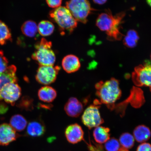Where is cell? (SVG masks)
<instances>
[{"label": "cell", "instance_id": "cell-1", "mask_svg": "<svg viewBox=\"0 0 151 151\" xmlns=\"http://www.w3.org/2000/svg\"><path fill=\"white\" fill-rule=\"evenodd\" d=\"M125 16V13L123 12L113 16L110 9H106L98 17L96 25L101 31L106 32L109 40H120L123 36L120 28Z\"/></svg>", "mask_w": 151, "mask_h": 151}, {"label": "cell", "instance_id": "cell-2", "mask_svg": "<svg viewBox=\"0 0 151 151\" xmlns=\"http://www.w3.org/2000/svg\"><path fill=\"white\" fill-rule=\"evenodd\" d=\"M96 94L100 100V102L112 108L116 101L121 97L122 92L119 81L112 78L103 82L100 81L95 85Z\"/></svg>", "mask_w": 151, "mask_h": 151}, {"label": "cell", "instance_id": "cell-3", "mask_svg": "<svg viewBox=\"0 0 151 151\" xmlns=\"http://www.w3.org/2000/svg\"><path fill=\"white\" fill-rule=\"evenodd\" d=\"M49 17L55 22L62 34H71L77 26V22L66 7L60 6L51 11Z\"/></svg>", "mask_w": 151, "mask_h": 151}, {"label": "cell", "instance_id": "cell-4", "mask_svg": "<svg viewBox=\"0 0 151 151\" xmlns=\"http://www.w3.org/2000/svg\"><path fill=\"white\" fill-rule=\"evenodd\" d=\"M50 41L43 38L35 45V50L32 58L40 65H53L56 61L55 54L52 49Z\"/></svg>", "mask_w": 151, "mask_h": 151}, {"label": "cell", "instance_id": "cell-5", "mask_svg": "<svg viewBox=\"0 0 151 151\" xmlns=\"http://www.w3.org/2000/svg\"><path fill=\"white\" fill-rule=\"evenodd\" d=\"M66 6L77 21L84 24L93 10L88 0H69Z\"/></svg>", "mask_w": 151, "mask_h": 151}, {"label": "cell", "instance_id": "cell-6", "mask_svg": "<svg viewBox=\"0 0 151 151\" xmlns=\"http://www.w3.org/2000/svg\"><path fill=\"white\" fill-rule=\"evenodd\" d=\"M101 103L99 100L94 101L93 104L88 106L83 113L81 120L89 129L97 127L104 122L99 110Z\"/></svg>", "mask_w": 151, "mask_h": 151}, {"label": "cell", "instance_id": "cell-7", "mask_svg": "<svg viewBox=\"0 0 151 151\" xmlns=\"http://www.w3.org/2000/svg\"><path fill=\"white\" fill-rule=\"evenodd\" d=\"M132 79L136 86L148 87L151 91V63L147 62L136 67Z\"/></svg>", "mask_w": 151, "mask_h": 151}, {"label": "cell", "instance_id": "cell-8", "mask_svg": "<svg viewBox=\"0 0 151 151\" xmlns=\"http://www.w3.org/2000/svg\"><path fill=\"white\" fill-rule=\"evenodd\" d=\"M60 68L58 66L40 65L35 78L39 83L48 85L55 82Z\"/></svg>", "mask_w": 151, "mask_h": 151}, {"label": "cell", "instance_id": "cell-9", "mask_svg": "<svg viewBox=\"0 0 151 151\" xmlns=\"http://www.w3.org/2000/svg\"><path fill=\"white\" fill-rule=\"evenodd\" d=\"M22 94L21 88L17 83H7L0 90V101L13 105L19 99Z\"/></svg>", "mask_w": 151, "mask_h": 151}, {"label": "cell", "instance_id": "cell-10", "mask_svg": "<svg viewBox=\"0 0 151 151\" xmlns=\"http://www.w3.org/2000/svg\"><path fill=\"white\" fill-rule=\"evenodd\" d=\"M65 136L69 143L75 144L84 140V133L81 126L75 123L71 124L66 128Z\"/></svg>", "mask_w": 151, "mask_h": 151}, {"label": "cell", "instance_id": "cell-11", "mask_svg": "<svg viewBox=\"0 0 151 151\" xmlns=\"http://www.w3.org/2000/svg\"><path fill=\"white\" fill-rule=\"evenodd\" d=\"M19 135L9 124H3L0 125V145L8 146L16 140Z\"/></svg>", "mask_w": 151, "mask_h": 151}, {"label": "cell", "instance_id": "cell-12", "mask_svg": "<svg viewBox=\"0 0 151 151\" xmlns=\"http://www.w3.org/2000/svg\"><path fill=\"white\" fill-rule=\"evenodd\" d=\"M65 110L68 116L71 117L77 118L83 110V106L76 98H70L65 106Z\"/></svg>", "mask_w": 151, "mask_h": 151}, {"label": "cell", "instance_id": "cell-13", "mask_svg": "<svg viewBox=\"0 0 151 151\" xmlns=\"http://www.w3.org/2000/svg\"><path fill=\"white\" fill-rule=\"evenodd\" d=\"M62 65L64 70L68 73L76 72L81 66L79 58L73 55H68L65 56L62 60Z\"/></svg>", "mask_w": 151, "mask_h": 151}, {"label": "cell", "instance_id": "cell-14", "mask_svg": "<svg viewBox=\"0 0 151 151\" xmlns=\"http://www.w3.org/2000/svg\"><path fill=\"white\" fill-rule=\"evenodd\" d=\"M46 130V127L42 121L34 120L28 124L26 133L31 137H39L44 134Z\"/></svg>", "mask_w": 151, "mask_h": 151}, {"label": "cell", "instance_id": "cell-15", "mask_svg": "<svg viewBox=\"0 0 151 151\" xmlns=\"http://www.w3.org/2000/svg\"><path fill=\"white\" fill-rule=\"evenodd\" d=\"M56 90L52 87L46 86L42 87L38 92V96L40 101L46 103H51L56 97Z\"/></svg>", "mask_w": 151, "mask_h": 151}, {"label": "cell", "instance_id": "cell-16", "mask_svg": "<svg viewBox=\"0 0 151 151\" xmlns=\"http://www.w3.org/2000/svg\"><path fill=\"white\" fill-rule=\"evenodd\" d=\"M134 137L137 142L143 143L148 141L151 135L150 130L144 125H139L133 131Z\"/></svg>", "mask_w": 151, "mask_h": 151}, {"label": "cell", "instance_id": "cell-17", "mask_svg": "<svg viewBox=\"0 0 151 151\" xmlns=\"http://www.w3.org/2000/svg\"><path fill=\"white\" fill-rule=\"evenodd\" d=\"M109 132L108 128L100 126L96 127L93 131L94 140L99 144L106 142L110 139Z\"/></svg>", "mask_w": 151, "mask_h": 151}, {"label": "cell", "instance_id": "cell-18", "mask_svg": "<svg viewBox=\"0 0 151 151\" xmlns=\"http://www.w3.org/2000/svg\"><path fill=\"white\" fill-rule=\"evenodd\" d=\"M27 120L22 115L16 114L11 117L10 120V126L16 131H24L27 126Z\"/></svg>", "mask_w": 151, "mask_h": 151}, {"label": "cell", "instance_id": "cell-19", "mask_svg": "<svg viewBox=\"0 0 151 151\" xmlns=\"http://www.w3.org/2000/svg\"><path fill=\"white\" fill-rule=\"evenodd\" d=\"M21 30L24 35L30 37H35L38 32L37 24L31 20H27L22 24Z\"/></svg>", "mask_w": 151, "mask_h": 151}, {"label": "cell", "instance_id": "cell-20", "mask_svg": "<svg viewBox=\"0 0 151 151\" xmlns=\"http://www.w3.org/2000/svg\"><path fill=\"white\" fill-rule=\"evenodd\" d=\"M139 39L138 34L137 31L134 29L129 30L124 38V44L128 48H134L137 46Z\"/></svg>", "mask_w": 151, "mask_h": 151}, {"label": "cell", "instance_id": "cell-21", "mask_svg": "<svg viewBox=\"0 0 151 151\" xmlns=\"http://www.w3.org/2000/svg\"><path fill=\"white\" fill-rule=\"evenodd\" d=\"M38 32L43 37H47L52 35L54 31V26L51 22L42 20L37 25Z\"/></svg>", "mask_w": 151, "mask_h": 151}, {"label": "cell", "instance_id": "cell-22", "mask_svg": "<svg viewBox=\"0 0 151 151\" xmlns=\"http://www.w3.org/2000/svg\"><path fill=\"white\" fill-rule=\"evenodd\" d=\"M12 41L10 29L4 22L0 20V45H5L9 41Z\"/></svg>", "mask_w": 151, "mask_h": 151}, {"label": "cell", "instance_id": "cell-23", "mask_svg": "<svg viewBox=\"0 0 151 151\" xmlns=\"http://www.w3.org/2000/svg\"><path fill=\"white\" fill-rule=\"evenodd\" d=\"M134 141V138L133 136L128 133L122 134L119 139L121 145L127 150L131 149L133 147Z\"/></svg>", "mask_w": 151, "mask_h": 151}, {"label": "cell", "instance_id": "cell-24", "mask_svg": "<svg viewBox=\"0 0 151 151\" xmlns=\"http://www.w3.org/2000/svg\"><path fill=\"white\" fill-rule=\"evenodd\" d=\"M104 148L106 151H128L122 146L119 141L114 138L109 139L105 143Z\"/></svg>", "mask_w": 151, "mask_h": 151}, {"label": "cell", "instance_id": "cell-25", "mask_svg": "<svg viewBox=\"0 0 151 151\" xmlns=\"http://www.w3.org/2000/svg\"><path fill=\"white\" fill-rule=\"evenodd\" d=\"M19 104L20 107L27 110H31L33 108V100L29 97H24Z\"/></svg>", "mask_w": 151, "mask_h": 151}, {"label": "cell", "instance_id": "cell-26", "mask_svg": "<svg viewBox=\"0 0 151 151\" xmlns=\"http://www.w3.org/2000/svg\"><path fill=\"white\" fill-rule=\"evenodd\" d=\"M9 61L4 56L3 50H0V73L4 72L8 67Z\"/></svg>", "mask_w": 151, "mask_h": 151}, {"label": "cell", "instance_id": "cell-27", "mask_svg": "<svg viewBox=\"0 0 151 151\" xmlns=\"http://www.w3.org/2000/svg\"><path fill=\"white\" fill-rule=\"evenodd\" d=\"M89 142H86L89 151H105L104 150L103 147L99 144H97L93 143H92L89 139Z\"/></svg>", "mask_w": 151, "mask_h": 151}, {"label": "cell", "instance_id": "cell-28", "mask_svg": "<svg viewBox=\"0 0 151 151\" xmlns=\"http://www.w3.org/2000/svg\"><path fill=\"white\" fill-rule=\"evenodd\" d=\"M47 4L51 8L55 9L61 6L62 0H46Z\"/></svg>", "mask_w": 151, "mask_h": 151}, {"label": "cell", "instance_id": "cell-29", "mask_svg": "<svg viewBox=\"0 0 151 151\" xmlns=\"http://www.w3.org/2000/svg\"><path fill=\"white\" fill-rule=\"evenodd\" d=\"M137 151H151V145L147 143H142L137 147Z\"/></svg>", "mask_w": 151, "mask_h": 151}, {"label": "cell", "instance_id": "cell-30", "mask_svg": "<svg viewBox=\"0 0 151 151\" xmlns=\"http://www.w3.org/2000/svg\"><path fill=\"white\" fill-rule=\"evenodd\" d=\"M8 107L5 104L0 103V114H4L8 110Z\"/></svg>", "mask_w": 151, "mask_h": 151}, {"label": "cell", "instance_id": "cell-31", "mask_svg": "<svg viewBox=\"0 0 151 151\" xmlns=\"http://www.w3.org/2000/svg\"><path fill=\"white\" fill-rule=\"evenodd\" d=\"M94 2L99 5H103L106 2L107 0H93Z\"/></svg>", "mask_w": 151, "mask_h": 151}, {"label": "cell", "instance_id": "cell-32", "mask_svg": "<svg viewBox=\"0 0 151 151\" xmlns=\"http://www.w3.org/2000/svg\"><path fill=\"white\" fill-rule=\"evenodd\" d=\"M4 86L3 82H1V80H0V90L1 89V88L3 87V86Z\"/></svg>", "mask_w": 151, "mask_h": 151}, {"label": "cell", "instance_id": "cell-33", "mask_svg": "<svg viewBox=\"0 0 151 151\" xmlns=\"http://www.w3.org/2000/svg\"><path fill=\"white\" fill-rule=\"evenodd\" d=\"M147 3L151 7V0H146Z\"/></svg>", "mask_w": 151, "mask_h": 151}, {"label": "cell", "instance_id": "cell-34", "mask_svg": "<svg viewBox=\"0 0 151 151\" xmlns=\"http://www.w3.org/2000/svg\"></svg>", "mask_w": 151, "mask_h": 151}]
</instances>
